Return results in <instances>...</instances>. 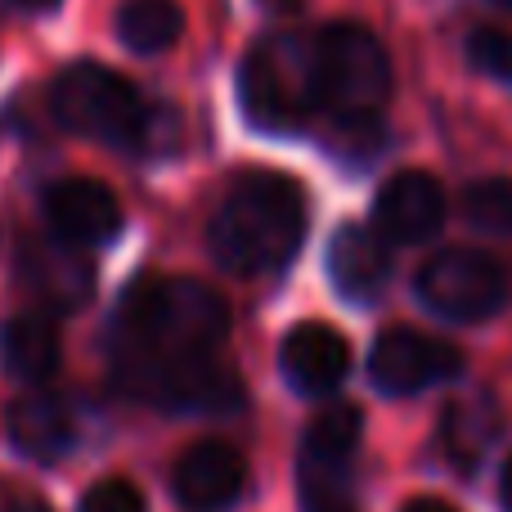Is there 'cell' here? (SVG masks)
Listing matches in <instances>:
<instances>
[{
    "label": "cell",
    "instance_id": "obj_1",
    "mask_svg": "<svg viewBox=\"0 0 512 512\" xmlns=\"http://www.w3.org/2000/svg\"><path fill=\"white\" fill-rule=\"evenodd\" d=\"M230 310L198 279H140L113 315V360H189L216 355Z\"/></svg>",
    "mask_w": 512,
    "mask_h": 512
},
{
    "label": "cell",
    "instance_id": "obj_2",
    "mask_svg": "<svg viewBox=\"0 0 512 512\" xmlns=\"http://www.w3.org/2000/svg\"><path fill=\"white\" fill-rule=\"evenodd\" d=\"M50 108L59 126L86 140H104L131 153H167L176 144V108L144 104L140 90L104 63H68L50 86Z\"/></svg>",
    "mask_w": 512,
    "mask_h": 512
},
{
    "label": "cell",
    "instance_id": "obj_3",
    "mask_svg": "<svg viewBox=\"0 0 512 512\" xmlns=\"http://www.w3.org/2000/svg\"><path fill=\"white\" fill-rule=\"evenodd\" d=\"M306 239V198L288 176H248L216 207L207 243L234 274H265L288 265Z\"/></svg>",
    "mask_w": 512,
    "mask_h": 512
},
{
    "label": "cell",
    "instance_id": "obj_4",
    "mask_svg": "<svg viewBox=\"0 0 512 512\" xmlns=\"http://www.w3.org/2000/svg\"><path fill=\"white\" fill-rule=\"evenodd\" d=\"M239 99L261 131H297L319 108V41L297 32L261 36L243 54Z\"/></svg>",
    "mask_w": 512,
    "mask_h": 512
},
{
    "label": "cell",
    "instance_id": "obj_5",
    "mask_svg": "<svg viewBox=\"0 0 512 512\" xmlns=\"http://www.w3.org/2000/svg\"><path fill=\"white\" fill-rule=\"evenodd\" d=\"M319 41V108L342 126L373 122L391 95V59L382 41L360 23H333Z\"/></svg>",
    "mask_w": 512,
    "mask_h": 512
},
{
    "label": "cell",
    "instance_id": "obj_6",
    "mask_svg": "<svg viewBox=\"0 0 512 512\" xmlns=\"http://www.w3.org/2000/svg\"><path fill=\"white\" fill-rule=\"evenodd\" d=\"M117 387L126 396L176 414H234L243 405V382L216 355L189 360H113Z\"/></svg>",
    "mask_w": 512,
    "mask_h": 512
},
{
    "label": "cell",
    "instance_id": "obj_7",
    "mask_svg": "<svg viewBox=\"0 0 512 512\" xmlns=\"http://www.w3.org/2000/svg\"><path fill=\"white\" fill-rule=\"evenodd\" d=\"M418 297L432 315L450 319V324H477L490 319L508 297L504 265L486 252L450 248L436 252L432 261L418 270Z\"/></svg>",
    "mask_w": 512,
    "mask_h": 512
},
{
    "label": "cell",
    "instance_id": "obj_8",
    "mask_svg": "<svg viewBox=\"0 0 512 512\" xmlns=\"http://www.w3.org/2000/svg\"><path fill=\"white\" fill-rule=\"evenodd\" d=\"M463 369V351L441 337H427L418 328H387L373 342L369 355V378L387 396H414L436 382L454 378Z\"/></svg>",
    "mask_w": 512,
    "mask_h": 512
},
{
    "label": "cell",
    "instance_id": "obj_9",
    "mask_svg": "<svg viewBox=\"0 0 512 512\" xmlns=\"http://www.w3.org/2000/svg\"><path fill=\"white\" fill-rule=\"evenodd\" d=\"M248 486V463L225 441H198L171 468V490L189 512H225Z\"/></svg>",
    "mask_w": 512,
    "mask_h": 512
},
{
    "label": "cell",
    "instance_id": "obj_10",
    "mask_svg": "<svg viewBox=\"0 0 512 512\" xmlns=\"http://www.w3.org/2000/svg\"><path fill=\"white\" fill-rule=\"evenodd\" d=\"M18 279L32 288V297L41 301V306L68 315V310L90 301L95 265H90V256H81V248H72V243H63V239H36V243H23Z\"/></svg>",
    "mask_w": 512,
    "mask_h": 512
},
{
    "label": "cell",
    "instance_id": "obj_11",
    "mask_svg": "<svg viewBox=\"0 0 512 512\" xmlns=\"http://www.w3.org/2000/svg\"><path fill=\"white\" fill-rule=\"evenodd\" d=\"M45 221L72 248H99L122 230V203L99 180H59L45 194Z\"/></svg>",
    "mask_w": 512,
    "mask_h": 512
},
{
    "label": "cell",
    "instance_id": "obj_12",
    "mask_svg": "<svg viewBox=\"0 0 512 512\" xmlns=\"http://www.w3.org/2000/svg\"><path fill=\"white\" fill-rule=\"evenodd\" d=\"M279 369L292 391L301 396H333L351 373V346L337 328L319 324H297L279 346Z\"/></svg>",
    "mask_w": 512,
    "mask_h": 512
},
{
    "label": "cell",
    "instance_id": "obj_13",
    "mask_svg": "<svg viewBox=\"0 0 512 512\" xmlns=\"http://www.w3.org/2000/svg\"><path fill=\"white\" fill-rule=\"evenodd\" d=\"M445 221V189L427 171H396L387 185L378 189L373 203V225L378 234L396 243H423L441 230Z\"/></svg>",
    "mask_w": 512,
    "mask_h": 512
},
{
    "label": "cell",
    "instance_id": "obj_14",
    "mask_svg": "<svg viewBox=\"0 0 512 512\" xmlns=\"http://www.w3.org/2000/svg\"><path fill=\"white\" fill-rule=\"evenodd\" d=\"M5 432H9V445L36 463H59L77 445V423H72L68 405L59 396H41V391L9 405Z\"/></svg>",
    "mask_w": 512,
    "mask_h": 512
},
{
    "label": "cell",
    "instance_id": "obj_15",
    "mask_svg": "<svg viewBox=\"0 0 512 512\" xmlns=\"http://www.w3.org/2000/svg\"><path fill=\"white\" fill-rule=\"evenodd\" d=\"M391 256L369 225H342L328 243V279L346 301H373L387 288Z\"/></svg>",
    "mask_w": 512,
    "mask_h": 512
},
{
    "label": "cell",
    "instance_id": "obj_16",
    "mask_svg": "<svg viewBox=\"0 0 512 512\" xmlns=\"http://www.w3.org/2000/svg\"><path fill=\"white\" fill-rule=\"evenodd\" d=\"M504 432V414L490 396H463L445 409L441 418V445L459 468H477L490 454V445Z\"/></svg>",
    "mask_w": 512,
    "mask_h": 512
},
{
    "label": "cell",
    "instance_id": "obj_17",
    "mask_svg": "<svg viewBox=\"0 0 512 512\" xmlns=\"http://www.w3.org/2000/svg\"><path fill=\"white\" fill-rule=\"evenodd\" d=\"M59 333L41 315H14L0 333V360L5 373L18 382H45L59 369Z\"/></svg>",
    "mask_w": 512,
    "mask_h": 512
},
{
    "label": "cell",
    "instance_id": "obj_18",
    "mask_svg": "<svg viewBox=\"0 0 512 512\" xmlns=\"http://www.w3.org/2000/svg\"><path fill=\"white\" fill-rule=\"evenodd\" d=\"M185 14L176 0H126L117 14V36L135 54H162L180 41Z\"/></svg>",
    "mask_w": 512,
    "mask_h": 512
},
{
    "label": "cell",
    "instance_id": "obj_19",
    "mask_svg": "<svg viewBox=\"0 0 512 512\" xmlns=\"http://www.w3.org/2000/svg\"><path fill=\"white\" fill-rule=\"evenodd\" d=\"M364 418L355 405H328L315 414V423L306 427V450H301V463L310 468H337L346 472L355 445H360Z\"/></svg>",
    "mask_w": 512,
    "mask_h": 512
},
{
    "label": "cell",
    "instance_id": "obj_20",
    "mask_svg": "<svg viewBox=\"0 0 512 512\" xmlns=\"http://www.w3.org/2000/svg\"><path fill=\"white\" fill-rule=\"evenodd\" d=\"M463 216L481 234H512V180L490 176L463 189Z\"/></svg>",
    "mask_w": 512,
    "mask_h": 512
},
{
    "label": "cell",
    "instance_id": "obj_21",
    "mask_svg": "<svg viewBox=\"0 0 512 512\" xmlns=\"http://www.w3.org/2000/svg\"><path fill=\"white\" fill-rule=\"evenodd\" d=\"M297 495H301V512H355L351 495H346V472H337V468H310V463H301Z\"/></svg>",
    "mask_w": 512,
    "mask_h": 512
},
{
    "label": "cell",
    "instance_id": "obj_22",
    "mask_svg": "<svg viewBox=\"0 0 512 512\" xmlns=\"http://www.w3.org/2000/svg\"><path fill=\"white\" fill-rule=\"evenodd\" d=\"M468 63L481 77L512 90V36L508 32H499V27H477V32L468 36Z\"/></svg>",
    "mask_w": 512,
    "mask_h": 512
},
{
    "label": "cell",
    "instance_id": "obj_23",
    "mask_svg": "<svg viewBox=\"0 0 512 512\" xmlns=\"http://www.w3.org/2000/svg\"><path fill=\"white\" fill-rule=\"evenodd\" d=\"M81 512H149L144 495L122 477H108V481H95V486L81 495Z\"/></svg>",
    "mask_w": 512,
    "mask_h": 512
},
{
    "label": "cell",
    "instance_id": "obj_24",
    "mask_svg": "<svg viewBox=\"0 0 512 512\" xmlns=\"http://www.w3.org/2000/svg\"><path fill=\"white\" fill-rule=\"evenodd\" d=\"M0 512H50V508H45L41 499L23 495V490H9V486H0Z\"/></svg>",
    "mask_w": 512,
    "mask_h": 512
},
{
    "label": "cell",
    "instance_id": "obj_25",
    "mask_svg": "<svg viewBox=\"0 0 512 512\" xmlns=\"http://www.w3.org/2000/svg\"><path fill=\"white\" fill-rule=\"evenodd\" d=\"M400 512H459V508H450L445 499H432V495H423V499H409Z\"/></svg>",
    "mask_w": 512,
    "mask_h": 512
},
{
    "label": "cell",
    "instance_id": "obj_26",
    "mask_svg": "<svg viewBox=\"0 0 512 512\" xmlns=\"http://www.w3.org/2000/svg\"><path fill=\"white\" fill-rule=\"evenodd\" d=\"M499 504H504V512H512V459L504 463V477H499Z\"/></svg>",
    "mask_w": 512,
    "mask_h": 512
},
{
    "label": "cell",
    "instance_id": "obj_27",
    "mask_svg": "<svg viewBox=\"0 0 512 512\" xmlns=\"http://www.w3.org/2000/svg\"><path fill=\"white\" fill-rule=\"evenodd\" d=\"M9 5H18V9H32V14H45V9H54L59 0H9Z\"/></svg>",
    "mask_w": 512,
    "mask_h": 512
},
{
    "label": "cell",
    "instance_id": "obj_28",
    "mask_svg": "<svg viewBox=\"0 0 512 512\" xmlns=\"http://www.w3.org/2000/svg\"><path fill=\"white\" fill-rule=\"evenodd\" d=\"M499 5H504V9H512V0H499Z\"/></svg>",
    "mask_w": 512,
    "mask_h": 512
}]
</instances>
